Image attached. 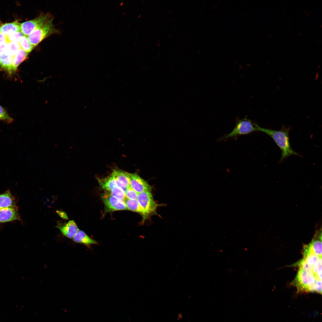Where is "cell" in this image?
Here are the masks:
<instances>
[{"instance_id": "obj_1", "label": "cell", "mask_w": 322, "mask_h": 322, "mask_svg": "<svg viewBox=\"0 0 322 322\" xmlns=\"http://www.w3.org/2000/svg\"><path fill=\"white\" fill-rule=\"evenodd\" d=\"M258 131L264 132L270 136L280 148L281 156L279 162L292 155H301L292 148L290 143L289 132L290 127L283 126L279 130H275L261 127L258 126Z\"/></svg>"}, {"instance_id": "obj_2", "label": "cell", "mask_w": 322, "mask_h": 322, "mask_svg": "<svg viewBox=\"0 0 322 322\" xmlns=\"http://www.w3.org/2000/svg\"><path fill=\"white\" fill-rule=\"evenodd\" d=\"M318 280L311 271L300 268L295 279V284L299 290L309 292L316 291L315 283Z\"/></svg>"}, {"instance_id": "obj_3", "label": "cell", "mask_w": 322, "mask_h": 322, "mask_svg": "<svg viewBox=\"0 0 322 322\" xmlns=\"http://www.w3.org/2000/svg\"><path fill=\"white\" fill-rule=\"evenodd\" d=\"M258 126L257 124L245 117L239 120L233 130L221 139L222 140L233 138L258 131Z\"/></svg>"}, {"instance_id": "obj_4", "label": "cell", "mask_w": 322, "mask_h": 322, "mask_svg": "<svg viewBox=\"0 0 322 322\" xmlns=\"http://www.w3.org/2000/svg\"><path fill=\"white\" fill-rule=\"evenodd\" d=\"M53 17L44 25L34 30L27 37L30 43L34 47L50 35L57 33L58 30L53 23Z\"/></svg>"}, {"instance_id": "obj_5", "label": "cell", "mask_w": 322, "mask_h": 322, "mask_svg": "<svg viewBox=\"0 0 322 322\" xmlns=\"http://www.w3.org/2000/svg\"><path fill=\"white\" fill-rule=\"evenodd\" d=\"M137 200L144 211L146 219L156 213L157 207L160 205L154 199L151 191H146L138 193Z\"/></svg>"}, {"instance_id": "obj_6", "label": "cell", "mask_w": 322, "mask_h": 322, "mask_svg": "<svg viewBox=\"0 0 322 322\" xmlns=\"http://www.w3.org/2000/svg\"><path fill=\"white\" fill-rule=\"evenodd\" d=\"M52 17L49 13H43L34 19L20 23V32L27 36L33 31L46 24Z\"/></svg>"}, {"instance_id": "obj_7", "label": "cell", "mask_w": 322, "mask_h": 322, "mask_svg": "<svg viewBox=\"0 0 322 322\" xmlns=\"http://www.w3.org/2000/svg\"><path fill=\"white\" fill-rule=\"evenodd\" d=\"M101 197L104 204L106 212L127 210L123 200L118 199L108 192L103 194Z\"/></svg>"}, {"instance_id": "obj_8", "label": "cell", "mask_w": 322, "mask_h": 322, "mask_svg": "<svg viewBox=\"0 0 322 322\" xmlns=\"http://www.w3.org/2000/svg\"><path fill=\"white\" fill-rule=\"evenodd\" d=\"M129 177L131 187L138 193L151 191L152 187L137 173H129Z\"/></svg>"}, {"instance_id": "obj_9", "label": "cell", "mask_w": 322, "mask_h": 322, "mask_svg": "<svg viewBox=\"0 0 322 322\" xmlns=\"http://www.w3.org/2000/svg\"><path fill=\"white\" fill-rule=\"evenodd\" d=\"M322 233L321 229L318 231L314 238L308 244L305 245L304 250V254H314L322 257Z\"/></svg>"}, {"instance_id": "obj_10", "label": "cell", "mask_w": 322, "mask_h": 322, "mask_svg": "<svg viewBox=\"0 0 322 322\" xmlns=\"http://www.w3.org/2000/svg\"><path fill=\"white\" fill-rule=\"evenodd\" d=\"M16 220H21L17 206L0 209V223Z\"/></svg>"}, {"instance_id": "obj_11", "label": "cell", "mask_w": 322, "mask_h": 322, "mask_svg": "<svg viewBox=\"0 0 322 322\" xmlns=\"http://www.w3.org/2000/svg\"><path fill=\"white\" fill-rule=\"evenodd\" d=\"M129 173L120 169H114L112 170L111 174L118 186L122 189L125 192L130 187Z\"/></svg>"}, {"instance_id": "obj_12", "label": "cell", "mask_w": 322, "mask_h": 322, "mask_svg": "<svg viewBox=\"0 0 322 322\" xmlns=\"http://www.w3.org/2000/svg\"><path fill=\"white\" fill-rule=\"evenodd\" d=\"M56 227L64 236L69 239H73L79 230L74 220H70L67 223L59 224Z\"/></svg>"}, {"instance_id": "obj_13", "label": "cell", "mask_w": 322, "mask_h": 322, "mask_svg": "<svg viewBox=\"0 0 322 322\" xmlns=\"http://www.w3.org/2000/svg\"><path fill=\"white\" fill-rule=\"evenodd\" d=\"M17 206L15 198L10 191L0 193V209Z\"/></svg>"}, {"instance_id": "obj_14", "label": "cell", "mask_w": 322, "mask_h": 322, "mask_svg": "<svg viewBox=\"0 0 322 322\" xmlns=\"http://www.w3.org/2000/svg\"><path fill=\"white\" fill-rule=\"evenodd\" d=\"M97 179L100 188L107 191V192H109L115 187L118 186L115 180L111 174L104 178H98Z\"/></svg>"}, {"instance_id": "obj_15", "label": "cell", "mask_w": 322, "mask_h": 322, "mask_svg": "<svg viewBox=\"0 0 322 322\" xmlns=\"http://www.w3.org/2000/svg\"><path fill=\"white\" fill-rule=\"evenodd\" d=\"M20 24L17 20L3 24L0 26V33L7 36L11 33L20 32Z\"/></svg>"}, {"instance_id": "obj_16", "label": "cell", "mask_w": 322, "mask_h": 322, "mask_svg": "<svg viewBox=\"0 0 322 322\" xmlns=\"http://www.w3.org/2000/svg\"><path fill=\"white\" fill-rule=\"evenodd\" d=\"M73 239L74 241L76 243L87 246L97 244V242L95 240L91 238L81 230H79Z\"/></svg>"}, {"instance_id": "obj_17", "label": "cell", "mask_w": 322, "mask_h": 322, "mask_svg": "<svg viewBox=\"0 0 322 322\" xmlns=\"http://www.w3.org/2000/svg\"><path fill=\"white\" fill-rule=\"evenodd\" d=\"M123 201L127 210L138 213L141 215L143 218L142 222L143 223L146 219L145 215L137 200H131L126 198Z\"/></svg>"}, {"instance_id": "obj_18", "label": "cell", "mask_w": 322, "mask_h": 322, "mask_svg": "<svg viewBox=\"0 0 322 322\" xmlns=\"http://www.w3.org/2000/svg\"><path fill=\"white\" fill-rule=\"evenodd\" d=\"M28 53L20 49L14 56L10 74L15 72L18 66L27 58Z\"/></svg>"}, {"instance_id": "obj_19", "label": "cell", "mask_w": 322, "mask_h": 322, "mask_svg": "<svg viewBox=\"0 0 322 322\" xmlns=\"http://www.w3.org/2000/svg\"><path fill=\"white\" fill-rule=\"evenodd\" d=\"M14 56L8 55L6 51L0 55V66L10 74Z\"/></svg>"}, {"instance_id": "obj_20", "label": "cell", "mask_w": 322, "mask_h": 322, "mask_svg": "<svg viewBox=\"0 0 322 322\" xmlns=\"http://www.w3.org/2000/svg\"><path fill=\"white\" fill-rule=\"evenodd\" d=\"M303 256V259L313 268L318 263L322 260V257L319 256L314 254H304Z\"/></svg>"}, {"instance_id": "obj_21", "label": "cell", "mask_w": 322, "mask_h": 322, "mask_svg": "<svg viewBox=\"0 0 322 322\" xmlns=\"http://www.w3.org/2000/svg\"><path fill=\"white\" fill-rule=\"evenodd\" d=\"M21 48L29 53L35 47L29 42L27 36L24 35L20 39L19 42Z\"/></svg>"}, {"instance_id": "obj_22", "label": "cell", "mask_w": 322, "mask_h": 322, "mask_svg": "<svg viewBox=\"0 0 322 322\" xmlns=\"http://www.w3.org/2000/svg\"><path fill=\"white\" fill-rule=\"evenodd\" d=\"M20 49L19 42H8L6 52L9 55L14 56Z\"/></svg>"}, {"instance_id": "obj_23", "label": "cell", "mask_w": 322, "mask_h": 322, "mask_svg": "<svg viewBox=\"0 0 322 322\" xmlns=\"http://www.w3.org/2000/svg\"><path fill=\"white\" fill-rule=\"evenodd\" d=\"M114 197L124 200L126 197L125 192L121 188L117 186L108 192Z\"/></svg>"}, {"instance_id": "obj_24", "label": "cell", "mask_w": 322, "mask_h": 322, "mask_svg": "<svg viewBox=\"0 0 322 322\" xmlns=\"http://www.w3.org/2000/svg\"><path fill=\"white\" fill-rule=\"evenodd\" d=\"M24 35L20 31L11 33L7 36V42H19L21 38Z\"/></svg>"}, {"instance_id": "obj_25", "label": "cell", "mask_w": 322, "mask_h": 322, "mask_svg": "<svg viewBox=\"0 0 322 322\" xmlns=\"http://www.w3.org/2000/svg\"><path fill=\"white\" fill-rule=\"evenodd\" d=\"M125 192L126 197L131 200H137L138 193L131 187L128 188Z\"/></svg>"}, {"instance_id": "obj_26", "label": "cell", "mask_w": 322, "mask_h": 322, "mask_svg": "<svg viewBox=\"0 0 322 322\" xmlns=\"http://www.w3.org/2000/svg\"><path fill=\"white\" fill-rule=\"evenodd\" d=\"M0 120L10 123L13 121V119L9 116L5 110L0 105Z\"/></svg>"}, {"instance_id": "obj_27", "label": "cell", "mask_w": 322, "mask_h": 322, "mask_svg": "<svg viewBox=\"0 0 322 322\" xmlns=\"http://www.w3.org/2000/svg\"><path fill=\"white\" fill-rule=\"evenodd\" d=\"M8 42H5L0 44V55H1L6 50Z\"/></svg>"}, {"instance_id": "obj_28", "label": "cell", "mask_w": 322, "mask_h": 322, "mask_svg": "<svg viewBox=\"0 0 322 322\" xmlns=\"http://www.w3.org/2000/svg\"><path fill=\"white\" fill-rule=\"evenodd\" d=\"M56 212L59 216L63 219H68L67 215L65 212L59 210H56Z\"/></svg>"}, {"instance_id": "obj_29", "label": "cell", "mask_w": 322, "mask_h": 322, "mask_svg": "<svg viewBox=\"0 0 322 322\" xmlns=\"http://www.w3.org/2000/svg\"><path fill=\"white\" fill-rule=\"evenodd\" d=\"M7 42V36L0 33V44Z\"/></svg>"}]
</instances>
